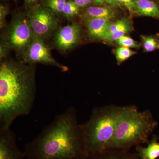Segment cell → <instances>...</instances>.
Instances as JSON below:
<instances>
[{
  "label": "cell",
  "instance_id": "cell-22",
  "mask_svg": "<svg viewBox=\"0 0 159 159\" xmlns=\"http://www.w3.org/2000/svg\"><path fill=\"white\" fill-rule=\"evenodd\" d=\"M105 1L107 3L111 6L116 7H121V5L118 2L117 0H105Z\"/></svg>",
  "mask_w": 159,
  "mask_h": 159
},
{
  "label": "cell",
  "instance_id": "cell-16",
  "mask_svg": "<svg viewBox=\"0 0 159 159\" xmlns=\"http://www.w3.org/2000/svg\"><path fill=\"white\" fill-rule=\"evenodd\" d=\"M80 7L74 2V1H67L66 2L62 13L65 17L71 19L74 17L78 13Z\"/></svg>",
  "mask_w": 159,
  "mask_h": 159
},
{
  "label": "cell",
  "instance_id": "cell-7",
  "mask_svg": "<svg viewBox=\"0 0 159 159\" xmlns=\"http://www.w3.org/2000/svg\"><path fill=\"white\" fill-rule=\"evenodd\" d=\"M29 19L21 18L15 22L9 34L10 46L17 50L27 48L33 36Z\"/></svg>",
  "mask_w": 159,
  "mask_h": 159
},
{
  "label": "cell",
  "instance_id": "cell-26",
  "mask_svg": "<svg viewBox=\"0 0 159 159\" xmlns=\"http://www.w3.org/2000/svg\"><path fill=\"white\" fill-rule=\"evenodd\" d=\"M38 0H25V2L28 4H32L37 2Z\"/></svg>",
  "mask_w": 159,
  "mask_h": 159
},
{
  "label": "cell",
  "instance_id": "cell-27",
  "mask_svg": "<svg viewBox=\"0 0 159 159\" xmlns=\"http://www.w3.org/2000/svg\"><path fill=\"white\" fill-rule=\"evenodd\" d=\"M85 6H87V5H89L91 3V0H84Z\"/></svg>",
  "mask_w": 159,
  "mask_h": 159
},
{
  "label": "cell",
  "instance_id": "cell-10",
  "mask_svg": "<svg viewBox=\"0 0 159 159\" xmlns=\"http://www.w3.org/2000/svg\"><path fill=\"white\" fill-rule=\"evenodd\" d=\"M83 159H140L137 152L118 148H109L102 152L86 156Z\"/></svg>",
  "mask_w": 159,
  "mask_h": 159
},
{
  "label": "cell",
  "instance_id": "cell-6",
  "mask_svg": "<svg viewBox=\"0 0 159 159\" xmlns=\"http://www.w3.org/2000/svg\"><path fill=\"white\" fill-rule=\"evenodd\" d=\"M29 19L33 33L41 38L52 32L57 22V18L51 11L43 8L35 9Z\"/></svg>",
  "mask_w": 159,
  "mask_h": 159
},
{
  "label": "cell",
  "instance_id": "cell-8",
  "mask_svg": "<svg viewBox=\"0 0 159 159\" xmlns=\"http://www.w3.org/2000/svg\"><path fill=\"white\" fill-rule=\"evenodd\" d=\"M0 159H26L19 148L16 134L9 128H0Z\"/></svg>",
  "mask_w": 159,
  "mask_h": 159
},
{
  "label": "cell",
  "instance_id": "cell-5",
  "mask_svg": "<svg viewBox=\"0 0 159 159\" xmlns=\"http://www.w3.org/2000/svg\"><path fill=\"white\" fill-rule=\"evenodd\" d=\"M27 49L25 54L26 61L54 66L62 71H66L67 70L66 67L60 64L53 58L41 38L35 35L32 39Z\"/></svg>",
  "mask_w": 159,
  "mask_h": 159
},
{
  "label": "cell",
  "instance_id": "cell-21",
  "mask_svg": "<svg viewBox=\"0 0 159 159\" xmlns=\"http://www.w3.org/2000/svg\"><path fill=\"white\" fill-rule=\"evenodd\" d=\"M121 5H123L128 9L129 11H134L135 5L133 0H117Z\"/></svg>",
  "mask_w": 159,
  "mask_h": 159
},
{
  "label": "cell",
  "instance_id": "cell-17",
  "mask_svg": "<svg viewBox=\"0 0 159 159\" xmlns=\"http://www.w3.org/2000/svg\"><path fill=\"white\" fill-rule=\"evenodd\" d=\"M136 51L131 50L126 47H119L116 51V57L118 63L120 64L123 62L125 60L128 59L131 56L136 54Z\"/></svg>",
  "mask_w": 159,
  "mask_h": 159
},
{
  "label": "cell",
  "instance_id": "cell-14",
  "mask_svg": "<svg viewBox=\"0 0 159 159\" xmlns=\"http://www.w3.org/2000/svg\"><path fill=\"white\" fill-rule=\"evenodd\" d=\"M84 14L87 18H102L111 20L116 17V12L110 7L92 6L87 8Z\"/></svg>",
  "mask_w": 159,
  "mask_h": 159
},
{
  "label": "cell",
  "instance_id": "cell-20",
  "mask_svg": "<svg viewBox=\"0 0 159 159\" xmlns=\"http://www.w3.org/2000/svg\"><path fill=\"white\" fill-rule=\"evenodd\" d=\"M144 42V49L147 52L154 51L157 48L156 41L154 38L151 36H142Z\"/></svg>",
  "mask_w": 159,
  "mask_h": 159
},
{
  "label": "cell",
  "instance_id": "cell-24",
  "mask_svg": "<svg viewBox=\"0 0 159 159\" xmlns=\"http://www.w3.org/2000/svg\"><path fill=\"white\" fill-rule=\"evenodd\" d=\"M74 2L76 3L77 6L80 7L85 6L84 0H74Z\"/></svg>",
  "mask_w": 159,
  "mask_h": 159
},
{
  "label": "cell",
  "instance_id": "cell-12",
  "mask_svg": "<svg viewBox=\"0 0 159 159\" xmlns=\"http://www.w3.org/2000/svg\"><path fill=\"white\" fill-rule=\"evenodd\" d=\"M134 11L141 15L159 17V7L150 0H133Z\"/></svg>",
  "mask_w": 159,
  "mask_h": 159
},
{
  "label": "cell",
  "instance_id": "cell-18",
  "mask_svg": "<svg viewBox=\"0 0 159 159\" xmlns=\"http://www.w3.org/2000/svg\"><path fill=\"white\" fill-rule=\"evenodd\" d=\"M66 2V0H47L46 3L52 11L56 13H61Z\"/></svg>",
  "mask_w": 159,
  "mask_h": 159
},
{
  "label": "cell",
  "instance_id": "cell-19",
  "mask_svg": "<svg viewBox=\"0 0 159 159\" xmlns=\"http://www.w3.org/2000/svg\"><path fill=\"white\" fill-rule=\"evenodd\" d=\"M117 44L121 47L126 48H139L141 44L134 40L133 39L127 36L121 37L117 41Z\"/></svg>",
  "mask_w": 159,
  "mask_h": 159
},
{
  "label": "cell",
  "instance_id": "cell-15",
  "mask_svg": "<svg viewBox=\"0 0 159 159\" xmlns=\"http://www.w3.org/2000/svg\"><path fill=\"white\" fill-rule=\"evenodd\" d=\"M132 28V26L130 21L127 19L125 22L119 27L112 34L107 38L104 41L111 43L115 41H117L121 37L125 36V34L131 31Z\"/></svg>",
  "mask_w": 159,
  "mask_h": 159
},
{
  "label": "cell",
  "instance_id": "cell-4",
  "mask_svg": "<svg viewBox=\"0 0 159 159\" xmlns=\"http://www.w3.org/2000/svg\"><path fill=\"white\" fill-rule=\"evenodd\" d=\"M120 106L110 105L96 107L89 120L80 124L85 156L110 148L113 139Z\"/></svg>",
  "mask_w": 159,
  "mask_h": 159
},
{
  "label": "cell",
  "instance_id": "cell-28",
  "mask_svg": "<svg viewBox=\"0 0 159 159\" xmlns=\"http://www.w3.org/2000/svg\"><path fill=\"white\" fill-rule=\"evenodd\" d=\"M158 47L159 48V42L158 45Z\"/></svg>",
  "mask_w": 159,
  "mask_h": 159
},
{
  "label": "cell",
  "instance_id": "cell-1",
  "mask_svg": "<svg viewBox=\"0 0 159 159\" xmlns=\"http://www.w3.org/2000/svg\"><path fill=\"white\" fill-rule=\"evenodd\" d=\"M26 159H83V138L77 110L73 106L57 115L31 142L26 144Z\"/></svg>",
  "mask_w": 159,
  "mask_h": 159
},
{
  "label": "cell",
  "instance_id": "cell-25",
  "mask_svg": "<svg viewBox=\"0 0 159 159\" xmlns=\"http://www.w3.org/2000/svg\"><path fill=\"white\" fill-rule=\"evenodd\" d=\"M94 2L97 6H102L105 0H93Z\"/></svg>",
  "mask_w": 159,
  "mask_h": 159
},
{
  "label": "cell",
  "instance_id": "cell-11",
  "mask_svg": "<svg viewBox=\"0 0 159 159\" xmlns=\"http://www.w3.org/2000/svg\"><path fill=\"white\" fill-rule=\"evenodd\" d=\"M111 22L110 20L102 18H87L86 25L89 35L94 39L103 40Z\"/></svg>",
  "mask_w": 159,
  "mask_h": 159
},
{
  "label": "cell",
  "instance_id": "cell-3",
  "mask_svg": "<svg viewBox=\"0 0 159 159\" xmlns=\"http://www.w3.org/2000/svg\"><path fill=\"white\" fill-rule=\"evenodd\" d=\"M158 122L150 111H139L134 105L120 107L116 128L110 148L129 150L134 146L148 144Z\"/></svg>",
  "mask_w": 159,
  "mask_h": 159
},
{
  "label": "cell",
  "instance_id": "cell-2",
  "mask_svg": "<svg viewBox=\"0 0 159 159\" xmlns=\"http://www.w3.org/2000/svg\"><path fill=\"white\" fill-rule=\"evenodd\" d=\"M35 97L34 69L8 61L0 66V128L30 113Z\"/></svg>",
  "mask_w": 159,
  "mask_h": 159
},
{
  "label": "cell",
  "instance_id": "cell-23",
  "mask_svg": "<svg viewBox=\"0 0 159 159\" xmlns=\"http://www.w3.org/2000/svg\"><path fill=\"white\" fill-rule=\"evenodd\" d=\"M4 9L3 7L1 6V25L3 26L4 25L3 22L4 21V18L6 16V11H4Z\"/></svg>",
  "mask_w": 159,
  "mask_h": 159
},
{
  "label": "cell",
  "instance_id": "cell-13",
  "mask_svg": "<svg viewBox=\"0 0 159 159\" xmlns=\"http://www.w3.org/2000/svg\"><path fill=\"white\" fill-rule=\"evenodd\" d=\"M146 147L136 146V152L140 159H157L159 157V141L155 136L148 142Z\"/></svg>",
  "mask_w": 159,
  "mask_h": 159
},
{
  "label": "cell",
  "instance_id": "cell-9",
  "mask_svg": "<svg viewBox=\"0 0 159 159\" xmlns=\"http://www.w3.org/2000/svg\"><path fill=\"white\" fill-rule=\"evenodd\" d=\"M80 32V28L76 23L62 27L56 34L55 38L56 46L62 51L70 50L78 42Z\"/></svg>",
  "mask_w": 159,
  "mask_h": 159
}]
</instances>
